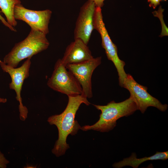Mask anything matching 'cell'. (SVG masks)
<instances>
[{
	"instance_id": "obj_14",
	"label": "cell",
	"mask_w": 168,
	"mask_h": 168,
	"mask_svg": "<svg viewBox=\"0 0 168 168\" xmlns=\"http://www.w3.org/2000/svg\"><path fill=\"white\" fill-rule=\"evenodd\" d=\"M164 9H163L161 6H160L157 11H155L152 13L155 16H157L160 19L161 24L162 31L160 36L162 37L163 36H168V28L165 24L163 20V12Z\"/></svg>"
},
{
	"instance_id": "obj_7",
	"label": "cell",
	"mask_w": 168,
	"mask_h": 168,
	"mask_svg": "<svg viewBox=\"0 0 168 168\" xmlns=\"http://www.w3.org/2000/svg\"><path fill=\"white\" fill-rule=\"evenodd\" d=\"M31 58H27L22 65L18 68L11 67L0 60V66L4 72L8 73L11 77V82L9 85V88L16 92V99L19 102L20 118L22 121L25 120L27 118L28 110L22 103L21 92L25 80L29 76Z\"/></svg>"
},
{
	"instance_id": "obj_17",
	"label": "cell",
	"mask_w": 168,
	"mask_h": 168,
	"mask_svg": "<svg viewBox=\"0 0 168 168\" xmlns=\"http://www.w3.org/2000/svg\"><path fill=\"white\" fill-rule=\"evenodd\" d=\"M161 0H148L149 3V6L152 7L153 9L156 8L157 6L159 5Z\"/></svg>"
},
{
	"instance_id": "obj_11",
	"label": "cell",
	"mask_w": 168,
	"mask_h": 168,
	"mask_svg": "<svg viewBox=\"0 0 168 168\" xmlns=\"http://www.w3.org/2000/svg\"><path fill=\"white\" fill-rule=\"evenodd\" d=\"M82 40L74 39L67 47L62 62L66 66L68 64L83 63L92 58L89 48Z\"/></svg>"
},
{
	"instance_id": "obj_3",
	"label": "cell",
	"mask_w": 168,
	"mask_h": 168,
	"mask_svg": "<svg viewBox=\"0 0 168 168\" xmlns=\"http://www.w3.org/2000/svg\"><path fill=\"white\" fill-rule=\"evenodd\" d=\"M46 35L38 30L31 29L26 37L15 44L11 51L5 56L3 61L15 68L22 60L31 58L46 49L50 44Z\"/></svg>"
},
{
	"instance_id": "obj_13",
	"label": "cell",
	"mask_w": 168,
	"mask_h": 168,
	"mask_svg": "<svg viewBox=\"0 0 168 168\" xmlns=\"http://www.w3.org/2000/svg\"><path fill=\"white\" fill-rule=\"evenodd\" d=\"M21 3L20 0H0L1 12L4 14L8 24L14 27L17 24L14 15V8L16 5Z\"/></svg>"
},
{
	"instance_id": "obj_16",
	"label": "cell",
	"mask_w": 168,
	"mask_h": 168,
	"mask_svg": "<svg viewBox=\"0 0 168 168\" xmlns=\"http://www.w3.org/2000/svg\"><path fill=\"white\" fill-rule=\"evenodd\" d=\"M1 11H0V20L2 24L6 26L11 31L14 32L16 31V29L14 27L9 24L7 21L2 17L1 14Z\"/></svg>"
},
{
	"instance_id": "obj_18",
	"label": "cell",
	"mask_w": 168,
	"mask_h": 168,
	"mask_svg": "<svg viewBox=\"0 0 168 168\" xmlns=\"http://www.w3.org/2000/svg\"><path fill=\"white\" fill-rule=\"evenodd\" d=\"M93 2L96 7L101 8L104 5V2L105 0H88Z\"/></svg>"
},
{
	"instance_id": "obj_20",
	"label": "cell",
	"mask_w": 168,
	"mask_h": 168,
	"mask_svg": "<svg viewBox=\"0 0 168 168\" xmlns=\"http://www.w3.org/2000/svg\"><path fill=\"white\" fill-rule=\"evenodd\" d=\"M163 0V1H166L167 0Z\"/></svg>"
},
{
	"instance_id": "obj_8",
	"label": "cell",
	"mask_w": 168,
	"mask_h": 168,
	"mask_svg": "<svg viewBox=\"0 0 168 168\" xmlns=\"http://www.w3.org/2000/svg\"><path fill=\"white\" fill-rule=\"evenodd\" d=\"M52 12L49 9L36 11L28 9L21 4L15 7L14 15L16 20H21L28 24L31 29L49 33V25Z\"/></svg>"
},
{
	"instance_id": "obj_1",
	"label": "cell",
	"mask_w": 168,
	"mask_h": 168,
	"mask_svg": "<svg viewBox=\"0 0 168 168\" xmlns=\"http://www.w3.org/2000/svg\"><path fill=\"white\" fill-rule=\"evenodd\" d=\"M68 97V103L63 112L59 114L52 115L47 120L50 124L55 125L58 130V139L52 151L57 157L64 155L69 148L66 142L68 136L75 135L78 130L81 129V127L75 120L76 113L80 106L82 103L87 105L90 104L87 98L82 94Z\"/></svg>"
},
{
	"instance_id": "obj_6",
	"label": "cell",
	"mask_w": 168,
	"mask_h": 168,
	"mask_svg": "<svg viewBox=\"0 0 168 168\" xmlns=\"http://www.w3.org/2000/svg\"><path fill=\"white\" fill-rule=\"evenodd\" d=\"M123 87L129 91L130 96L135 103L138 110L142 114L150 106L155 107L162 112L167 109V104H162L157 99L152 96L147 92V87L137 82L130 74H127Z\"/></svg>"
},
{
	"instance_id": "obj_4",
	"label": "cell",
	"mask_w": 168,
	"mask_h": 168,
	"mask_svg": "<svg viewBox=\"0 0 168 168\" xmlns=\"http://www.w3.org/2000/svg\"><path fill=\"white\" fill-rule=\"evenodd\" d=\"M93 26L94 29L97 30L100 35L102 46L105 50L108 59L113 62L116 68L119 76V84L122 87L127 76L124 68L125 63L118 56L117 48L109 35L103 20L101 9L100 7H96L93 17Z\"/></svg>"
},
{
	"instance_id": "obj_15",
	"label": "cell",
	"mask_w": 168,
	"mask_h": 168,
	"mask_svg": "<svg viewBox=\"0 0 168 168\" xmlns=\"http://www.w3.org/2000/svg\"><path fill=\"white\" fill-rule=\"evenodd\" d=\"M9 161L5 157L4 155L0 151V168H6Z\"/></svg>"
},
{
	"instance_id": "obj_2",
	"label": "cell",
	"mask_w": 168,
	"mask_h": 168,
	"mask_svg": "<svg viewBox=\"0 0 168 168\" xmlns=\"http://www.w3.org/2000/svg\"><path fill=\"white\" fill-rule=\"evenodd\" d=\"M93 105L101 111L99 119L93 125L81 127V129L84 131L92 130L101 132H108L115 127L118 119L132 115L138 110L135 103L131 96L120 102L112 101L105 105Z\"/></svg>"
},
{
	"instance_id": "obj_5",
	"label": "cell",
	"mask_w": 168,
	"mask_h": 168,
	"mask_svg": "<svg viewBox=\"0 0 168 168\" xmlns=\"http://www.w3.org/2000/svg\"><path fill=\"white\" fill-rule=\"evenodd\" d=\"M47 85L52 89L68 96L81 95L82 87L73 74L68 71L61 59H58Z\"/></svg>"
},
{
	"instance_id": "obj_12",
	"label": "cell",
	"mask_w": 168,
	"mask_h": 168,
	"mask_svg": "<svg viewBox=\"0 0 168 168\" xmlns=\"http://www.w3.org/2000/svg\"><path fill=\"white\" fill-rule=\"evenodd\" d=\"M136 156L135 153H133L129 157L124 158L122 161L114 163L113 166L116 168H121L126 166H130L133 168H138L141 163L147 161L167 160L168 158V151L156 152L152 156L141 158H138Z\"/></svg>"
},
{
	"instance_id": "obj_10",
	"label": "cell",
	"mask_w": 168,
	"mask_h": 168,
	"mask_svg": "<svg viewBox=\"0 0 168 168\" xmlns=\"http://www.w3.org/2000/svg\"><path fill=\"white\" fill-rule=\"evenodd\" d=\"M96 7L93 2L87 0L81 7L76 23L74 39H80L87 45L94 29L93 17Z\"/></svg>"
},
{
	"instance_id": "obj_19",
	"label": "cell",
	"mask_w": 168,
	"mask_h": 168,
	"mask_svg": "<svg viewBox=\"0 0 168 168\" xmlns=\"http://www.w3.org/2000/svg\"><path fill=\"white\" fill-rule=\"evenodd\" d=\"M7 101L6 98H2L0 97V103H5Z\"/></svg>"
},
{
	"instance_id": "obj_9",
	"label": "cell",
	"mask_w": 168,
	"mask_h": 168,
	"mask_svg": "<svg viewBox=\"0 0 168 168\" xmlns=\"http://www.w3.org/2000/svg\"><path fill=\"white\" fill-rule=\"evenodd\" d=\"M101 63V57H98L81 63L66 66L80 85L82 91V95L87 98L92 97V76L95 70Z\"/></svg>"
}]
</instances>
